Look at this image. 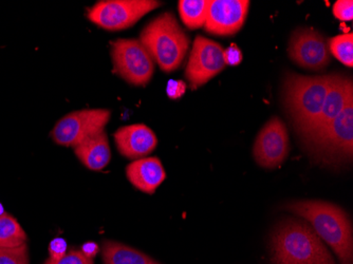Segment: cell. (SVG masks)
Instances as JSON below:
<instances>
[{
    "label": "cell",
    "instance_id": "cell-1",
    "mask_svg": "<svg viewBox=\"0 0 353 264\" xmlns=\"http://www.w3.org/2000/svg\"><path fill=\"white\" fill-rule=\"evenodd\" d=\"M287 208L310 223L316 235L338 256L341 264L353 263L352 223L343 208L317 200L292 202Z\"/></svg>",
    "mask_w": 353,
    "mask_h": 264
},
{
    "label": "cell",
    "instance_id": "cell-2",
    "mask_svg": "<svg viewBox=\"0 0 353 264\" xmlns=\"http://www.w3.org/2000/svg\"><path fill=\"white\" fill-rule=\"evenodd\" d=\"M271 251L273 264H335L326 244L301 220L287 219L275 227Z\"/></svg>",
    "mask_w": 353,
    "mask_h": 264
},
{
    "label": "cell",
    "instance_id": "cell-3",
    "mask_svg": "<svg viewBox=\"0 0 353 264\" xmlns=\"http://www.w3.org/2000/svg\"><path fill=\"white\" fill-rule=\"evenodd\" d=\"M332 74L305 77L287 72L283 79L281 100L291 124L299 136L322 111Z\"/></svg>",
    "mask_w": 353,
    "mask_h": 264
},
{
    "label": "cell",
    "instance_id": "cell-4",
    "mask_svg": "<svg viewBox=\"0 0 353 264\" xmlns=\"http://www.w3.org/2000/svg\"><path fill=\"white\" fill-rule=\"evenodd\" d=\"M140 41L164 72L179 68L190 45L185 32L168 12L158 16L144 28Z\"/></svg>",
    "mask_w": 353,
    "mask_h": 264
},
{
    "label": "cell",
    "instance_id": "cell-5",
    "mask_svg": "<svg viewBox=\"0 0 353 264\" xmlns=\"http://www.w3.org/2000/svg\"><path fill=\"white\" fill-rule=\"evenodd\" d=\"M307 150L321 162L340 165L352 160L353 99Z\"/></svg>",
    "mask_w": 353,
    "mask_h": 264
},
{
    "label": "cell",
    "instance_id": "cell-6",
    "mask_svg": "<svg viewBox=\"0 0 353 264\" xmlns=\"http://www.w3.org/2000/svg\"><path fill=\"white\" fill-rule=\"evenodd\" d=\"M152 0H108L91 8L88 19L95 25L109 31H120L132 27L143 16L160 7Z\"/></svg>",
    "mask_w": 353,
    "mask_h": 264
},
{
    "label": "cell",
    "instance_id": "cell-7",
    "mask_svg": "<svg viewBox=\"0 0 353 264\" xmlns=\"http://www.w3.org/2000/svg\"><path fill=\"white\" fill-rule=\"evenodd\" d=\"M117 73L134 86H145L154 72V61L138 39H119L112 43Z\"/></svg>",
    "mask_w": 353,
    "mask_h": 264
},
{
    "label": "cell",
    "instance_id": "cell-8",
    "mask_svg": "<svg viewBox=\"0 0 353 264\" xmlns=\"http://www.w3.org/2000/svg\"><path fill=\"white\" fill-rule=\"evenodd\" d=\"M110 116V111L106 109H89L69 113L53 128V140L63 146H77L89 136L104 131Z\"/></svg>",
    "mask_w": 353,
    "mask_h": 264
},
{
    "label": "cell",
    "instance_id": "cell-9",
    "mask_svg": "<svg viewBox=\"0 0 353 264\" xmlns=\"http://www.w3.org/2000/svg\"><path fill=\"white\" fill-rule=\"evenodd\" d=\"M288 54L297 65L307 70L322 71L331 63L326 39L310 28H299L293 32Z\"/></svg>",
    "mask_w": 353,
    "mask_h": 264
},
{
    "label": "cell",
    "instance_id": "cell-10",
    "mask_svg": "<svg viewBox=\"0 0 353 264\" xmlns=\"http://www.w3.org/2000/svg\"><path fill=\"white\" fill-rule=\"evenodd\" d=\"M223 53L224 49L219 43L203 37H197L185 71V77L192 89L202 86L223 70L227 65Z\"/></svg>",
    "mask_w": 353,
    "mask_h": 264
},
{
    "label": "cell",
    "instance_id": "cell-11",
    "mask_svg": "<svg viewBox=\"0 0 353 264\" xmlns=\"http://www.w3.org/2000/svg\"><path fill=\"white\" fill-rule=\"evenodd\" d=\"M353 99L352 79L345 75L333 73L330 87L327 92L322 111L319 116L307 127L306 130L299 136L305 146L314 141L328 125L342 112L343 109Z\"/></svg>",
    "mask_w": 353,
    "mask_h": 264
},
{
    "label": "cell",
    "instance_id": "cell-12",
    "mask_svg": "<svg viewBox=\"0 0 353 264\" xmlns=\"http://www.w3.org/2000/svg\"><path fill=\"white\" fill-rule=\"evenodd\" d=\"M290 152V140L287 126L274 116L263 127L254 144L253 154L261 167H279Z\"/></svg>",
    "mask_w": 353,
    "mask_h": 264
},
{
    "label": "cell",
    "instance_id": "cell-13",
    "mask_svg": "<svg viewBox=\"0 0 353 264\" xmlns=\"http://www.w3.org/2000/svg\"><path fill=\"white\" fill-rule=\"evenodd\" d=\"M249 7L248 0H211L204 29L210 34L219 37L236 34L245 25Z\"/></svg>",
    "mask_w": 353,
    "mask_h": 264
},
{
    "label": "cell",
    "instance_id": "cell-14",
    "mask_svg": "<svg viewBox=\"0 0 353 264\" xmlns=\"http://www.w3.org/2000/svg\"><path fill=\"white\" fill-rule=\"evenodd\" d=\"M118 150L125 158L139 160L156 150L158 140L146 125L136 124L122 127L114 134Z\"/></svg>",
    "mask_w": 353,
    "mask_h": 264
},
{
    "label": "cell",
    "instance_id": "cell-15",
    "mask_svg": "<svg viewBox=\"0 0 353 264\" xmlns=\"http://www.w3.org/2000/svg\"><path fill=\"white\" fill-rule=\"evenodd\" d=\"M126 176L137 190L150 194H154L166 178L163 165L158 158L134 160L127 166Z\"/></svg>",
    "mask_w": 353,
    "mask_h": 264
},
{
    "label": "cell",
    "instance_id": "cell-16",
    "mask_svg": "<svg viewBox=\"0 0 353 264\" xmlns=\"http://www.w3.org/2000/svg\"><path fill=\"white\" fill-rule=\"evenodd\" d=\"M74 152L88 170L99 172L104 170L111 160L108 139L104 131L89 136L74 146Z\"/></svg>",
    "mask_w": 353,
    "mask_h": 264
},
{
    "label": "cell",
    "instance_id": "cell-17",
    "mask_svg": "<svg viewBox=\"0 0 353 264\" xmlns=\"http://www.w3.org/2000/svg\"><path fill=\"white\" fill-rule=\"evenodd\" d=\"M104 264H152L154 260L130 246L114 241H105L102 246Z\"/></svg>",
    "mask_w": 353,
    "mask_h": 264
},
{
    "label": "cell",
    "instance_id": "cell-18",
    "mask_svg": "<svg viewBox=\"0 0 353 264\" xmlns=\"http://www.w3.org/2000/svg\"><path fill=\"white\" fill-rule=\"evenodd\" d=\"M210 0H180L179 13L188 29H199L204 26Z\"/></svg>",
    "mask_w": 353,
    "mask_h": 264
},
{
    "label": "cell",
    "instance_id": "cell-19",
    "mask_svg": "<svg viewBox=\"0 0 353 264\" xmlns=\"http://www.w3.org/2000/svg\"><path fill=\"white\" fill-rule=\"evenodd\" d=\"M27 241V235L19 221L6 212L0 218V247H17Z\"/></svg>",
    "mask_w": 353,
    "mask_h": 264
},
{
    "label": "cell",
    "instance_id": "cell-20",
    "mask_svg": "<svg viewBox=\"0 0 353 264\" xmlns=\"http://www.w3.org/2000/svg\"><path fill=\"white\" fill-rule=\"evenodd\" d=\"M329 52L347 67L353 65V34L338 35L328 41Z\"/></svg>",
    "mask_w": 353,
    "mask_h": 264
},
{
    "label": "cell",
    "instance_id": "cell-21",
    "mask_svg": "<svg viewBox=\"0 0 353 264\" xmlns=\"http://www.w3.org/2000/svg\"><path fill=\"white\" fill-rule=\"evenodd\" d=\"M0 264H30L27 243L17 247H0Z\"/></svg>",
    "mask_w": 353,
    "mask_h": 264
},
{
    "label": "cell",
    "instance_id": "cell-22",
    "mask_svg": "<svg viewBox=\"0 0 353 264\" xmlns=\"http://www.w3.org/2000/svg\"><path fill=\"white\" fill-rule=\"evenodd\" d=\"M45 264H94L93 259H89L86 256L83 255L82 252L79 250H70L66 254L65 257L61 260L53 261V260L48 259Z\"/></svg>",
    "mask_w": 353,
    "mask_h": 264
},
{
    "label": "cell",
    "instance_id": "cell-23",
    "mask_svg": "<svg viewBox=\"0 0 353 264\" xmlns=\"http://www.w3.org/2000/svg\"><path fill=\"white\" fill-rule=\"evenodd\" d=\"M333 14L336 19L343 21H351L353 19V3L351 0H339L333 7Z\"/></svg>",
    "mask_w": 353,
    "mask_h": 264
},
{
    "label": "cell",
    "instance_id": "cell-24",
    "mask_svg": "<svg viewBox=\"0 0 353 264\" xmlns=\"http://www.w3.org/2000/svg\"><path fill=\"white\" fill-rule=\"evenodd\" d=\"M48 251H49V259L57 261V260H61V258L65 257L66 254L68 253V244L63 238H54L49 244Z\"/></svg>",
    "mask_w": 353,
    "mask_h": 264
},
{
    "label": "cell",
    "instance_id": "cell-25",
    "mask_svg": "<svg viewBox=\"0 0 353 264\" xmlns=\"http://www.w3.org/2000/svg\"><path fill=\"white\" fill-rule=\"evenodd\" d=\"M186 92V84L183 81H176V79H170L168 81V87H166V93L168 97L172 100H176L183 97Z\"/></svg>",
    "mask_w": 353,
    "mask_h": 264
},
{
    "label": "cell",
    "instance_id": "cell-26",
    "mask_svg": "<svg viewBox=\"0 0 353 264\" xmlns=\"http://www.w3.org/2000/svg\"><path fill=\"white\" fill-rule=\"evenodd\" d=\"M225 65H237L243 61V52L235 43H232L223 53Z\"/></svg>",
    "mask_w": 353,
    "mask_h": 264
},
{
    "label": "cell",
    "instance_id": "cell-27",
    "mask_svg": "<svg viewBox=\"0 0 353 264\" xmlns=\"http://www.w3.org/2000/svg\"><path fill=\"white\" fill-rule=\"evenodd\" d=\"M79 251L82 252L83 255L86 256L89 259H94L97 255L100 253L101 249L100 246L95 242L89 241L83 244Z\"/></svg>",
    "mask_w": 353,
    "mask_h": 264
},
{
    "label": "cell",
    "instance_id": "cell-28",
    "mask_svg": "<svg viewBox=\"0 0 353 264\" xmlns=\"http://www.w3.org/2000/svg\"><path fill=\"white\" fill-rule=\"evenodd\" d=\"M5 214V208H3V204L0 203V218L3 217V214Z\"/></svg>",
    "mask_w": 353,
    "mask_h": 264
},
{
    "label": "cell",
    "instance_id": "cell-29",
    "mask_svg": "<svg viewBox=\"0 0 353 264\" xmlns=\"http://www.w3.org/2000/svg\"><path fill=\"white\" fill-rule=\"evenodd\" d=\"M152 264H160V263H158V262L154 261V263H152Z\"/></svg>",
    "mask_w": 353,
    "mask_h": 264
}]
</instances>
